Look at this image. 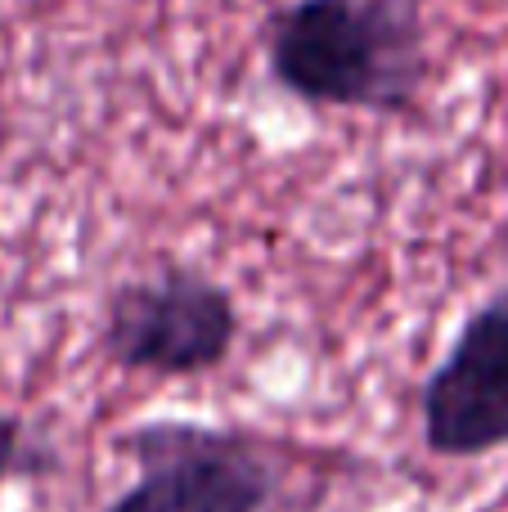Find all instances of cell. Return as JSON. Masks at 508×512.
<instances>
[{
  "mask_svg": "<svg viewBox=\"0 0 508 512\" xmlns=\"http://www.w3.org/2000/svg\"><path fill=\"white\" fill-rule=\"evenodd\" d=\"M261 36L275 86L311 108L410 117L432 77L423 0H284Z\"/></svg>",
  "mask_w": 508,
  "mask_h": 512,
  "instance_id": "obj_1",
  "label": "cell"
},
{
  "mask_svg": "<svg viewBox=\"0 0 508 512\" xmlns=\"http://www.w3.org/2000/svg\"><path fill=\"white\" fill-rule=\"evenodd\" d=\"M135 481L104 512H293V445L198 418H149L117 436Z\"/></svg>",
  "mask_w": 508,
  "mask_h": 512,
  "instance_id": "obj_2",
  "label": "cell"
},
{
  "mask_svg": "<svg viewBox=\"0 0 508 512\" xmlns=\"http://www.w3.org/2000/svg\"><path fill=\"white\" fill-rule=\"evenodd\" d=\"M239 342V306L221 279L194 265H162L117 283L99 310V351L122 373L203 378Z\"/></svg>",
  "mask_w": 508,
  "mask_h": 512,
  "instance_id": "obj_3",
  "label": "cell"
},
{
  "mask_svg": "<svg viewBox=\"0 0 508 512\" xmlns=\"http://www.w3.org/2000/svg\"><path fill=\"white\" fill-rule=\"evenodd\" d=\"M419 436L432 459L508 450V283L464 315L450 351L423 378Z\"/></svg>",
  "mask_w": 508,
  "mask_h": 512,
  "instance_id": "obj_4",
  "label": "cell"
},
{
  "mask_svg": "<svg viewBox=\"0 0 508 512\" xmlns=\"http://www.w3.org/2000/svg\"><path fill=\"white\" fill-rule=\"evenodd\" d=\"M63 468V454L41 423L0 409V486L5 481H45Z\"/></svg>",
  "mask_w": 508,
  "mask_h": 512,
  "instance_id": "obj_5",
  "label": "cell"
}]
</instances>
